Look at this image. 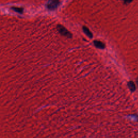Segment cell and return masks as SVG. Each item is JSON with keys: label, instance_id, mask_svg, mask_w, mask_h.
<instances>
[{"label": "cell", "instance_id": "obj_1", "mask_svg": "<svg viewBox=\"0 0 138 138\" xmlns=\"http://www.w3.org/2000/svg\"><path fill=\"white\" fill-rule=\"evenodd\" d=\"M58 30L59 33L60 34H62L63 36H65V37L71 38L72 34L70 33L69 31L67 30L66 28H64L63 26L62 25H58L57 26Z\"/></svg>", "mask_w": 138, "mask_h": 138}, {"label": "cell", "instance_id": "obj_2", "mask_svg": "<svg viewBox=\"0 0 138 138\" xmlns=\"http://www.w3.org/2000/svg\"><path fill=\"white\" fill-rule=\"evenodd\" d=\"M59 4V0H50L48 4V8L50 10H54L57 8Z\"/></svg>", "mask_w": 138, "mask_h": 138}, {"label": "cell", "instance_id": "obj_3", "mask_svg": "<svg viewBox=\"0 0 138 138\" xmlns=\"http://www.w3.org/2000/svg\"><path fill=\"white\" fill-rule=\"evenodd\" d=\"M94 44L97 48H99V49H104L105 48V44H104L103 42H100L99 41H94Z\"/></svg>", "mask_w": 138, "mask_h": 138}, {"label": "cell", "instance_id": "obj_4", "mask_svg": "<svg viewBox=\"0 0 138 138\" xmlns=\"http://www.w3.org/2000/svg\"><path fill=\"white\" fill-rule=\"evenodd\" d=\"M83 31H84V33H85V34L88 36L89 37V38H92L93 37V35H92V33H91V32L90 31V30H89V29L86 27V26H84V27L83 28Z\"/></svg>", "mask_w": 138, "mask_h": 138}, {"label": "cell", "instance_id": "obj_5", "mask_svg": "<svg viewBox=\"0 0 138 138\" xmlns=\"http://www.w3.org/2000/svg\"><path fill=\"white\" fill-rule=\"evenodd\" d=\"M128 86L129 89L131 90L132 91H134L135 89V85L134 83H133V81H130L128 84Z\"/></svg>", "mask_w": 138, "mask_h": 138}, {"label": "cell", "instance_id": "obj_6", "mask_svg": "<svg viewBox=\"0 0 138 138\" xmlns=\"http://www.w3.org/2000/svg\"><path fill=\"white\" fill-rule=\"evenodd\" d=\"M123 1H124L125 2H126V3H130L133 0H123Z\"/></svg>", "mask_w": 138, "mask_h": 138}, {"label": "cell", "instance_id": "obj_7", "mask_svg": "<svg viewBox=\"0 0 138 138\" xmlns=\"http://www.w3.org/2000/svg\"></svg>", "mask_w": 138, "mask_h": 138}]
</instances>
